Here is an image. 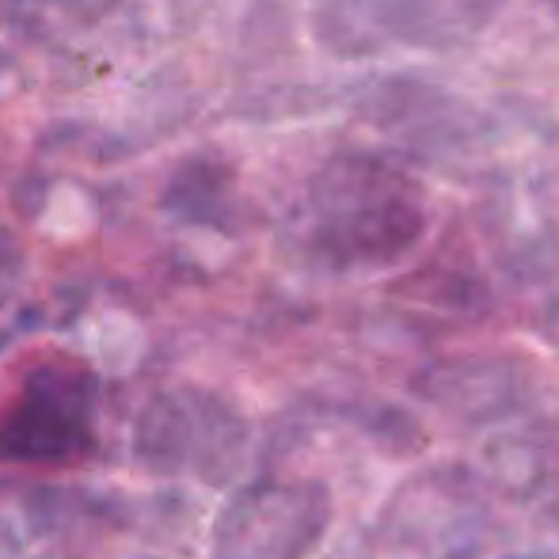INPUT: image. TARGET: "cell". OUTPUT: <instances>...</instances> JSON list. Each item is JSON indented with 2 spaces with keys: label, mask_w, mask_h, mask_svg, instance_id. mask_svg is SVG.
Masks as SVG:
<instances>
[{
  "label": "cell",
  "mask_w": 559,
  "mask_h": 559,
  "mask_svg": "<svg viewBox=\"0 0 559 559\" xmlns=\"http://www.w3.org/2000/svg\"><path fill=\"white\" fill-rule=\"evenodd\" d=\"M317 248L338 266H381L419 243L427 214L404 176L369 156H346L320 183Z\"/></svg>",
  "instance_id": "cell-1"
},
{
  "label": "cell",
  "mask_w": 559,
  "mask_h": 559,
  "mask_svg": "<svg viewBox=\"0 0 559 559\" xmlns=\"http://www.w3.org/2000/svg\"><path fill=\"white\" fill-rule=\"evenodd\" d=\"M491 510L476 472L438 464L412 476L381 514L389 559H476L484 548Z\"/></svg>",
  "instance_id": "cell-2"
},
{
  "label": "cell",
  "mask_w": 559,
  "mask_h": 559,
  "mask_svg": "<svg viewBox=\"0 0 559 559\" xmlns=\"http://www.w3.org/2000/svg\"><path fill=\"white\" fill-rule=\"evenodd\" d=\"M96 381L84 366H38L0 423V453L31 464H66L92 449Z\"/></svg>",
  "instance_id": "cell-3"
},
{
  "label": "cell",
  "mask_w": 559,
  "mask_h": 559,
  "mask_svg": "<svg viewBox=\"0 0 559 559\" xmlns=\"http://www.w3.org/2000/svg\"><path fill=\"white\" fill-rule=\"evenodd\" d=\"M332 522L324 484H255L228 502L217 525V559H301Z\"/></svg>",
  "instance_id": "cell-4"
},
{
  "label": "cell",
  "mask_w": 559,
  "mask_h": 559,
  "mask_svg": "<svg viewBox=\"0 0 559 559\" xmlns=\"http://www.w3.org/2000/svg\"><path fill=\"white\" fill-rule=\"evenodd\" d=\"M427 404L456 415L461 423H495L507 419L530 392L525 373L510 358H484V354H464L427 366L412 381Z\"/></svg>",
  "instance_id": "cell-5"
},
{
  "label": "cell",
  "mask_w": 559,
  "mask_h": 559,
  "mask_svg": "<svg viewBox=\"0 0 559 559\" xmlns=\"http://www.w3.org/2000/svg\"><path fill=\"white\" fill-rule=\"evenodd\" d=\"M389 38L430 50L464 46L495 20L502 0H358Z\"/></svg>",
  "instance_id": "cell-6"
},
{
  "label": "cell",
  "mask_w": 559,
  "mask_h": 559,
  "mask_svg": "<svg viewBox=\"0 0 559 559\" xmlns=\"http://www.w3.org/2000/svg\"><path fill=\"white\" fill-rule=\"evenodd\" d=\"M495 476L510 491H537L545 484H559V415L540 427L522 430L491 449Z\"/></svg>",
  "instance_id": "cell-7"
},
{
  "label": "cell",
  "mask_w": 559,
  "mask_h": 559,
  "mask_svg": "<svg viewBox=\"0 0 559 559\" xmlns=\"http://www.w3.org/2000/svg\"><path fill=\"white\" fill-rule=\"evenodd\" d=\"M548 4H552V8H556V15H559V0H548Z\"/></svg>",
  "instance_id": "cell-8"
},
{
  "label": "cell",
  "mask_w": 559,
  "mask_h": 559,
  "mask_svg": "<svg viewBox=\"0 0 559 559\" xmlns=\"http://www.w3.org/2000/svg\"><path fill=\"white\" fill-rule=\"evenodd\" d=\"M0 66H4V58H0Z\"/></svg>",
  "instance_id": "cell-9"
}]
</instances>
